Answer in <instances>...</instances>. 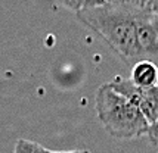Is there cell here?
Here are the masks:
<instances>
[{"label":"cell","mask_w":158,"mask_h":153,"mask_svg":"<svg viewBox=\"0 0 158 153\" xmlns=\"http://www.w3.org/2000/svg\"><path fill=\"white\" fill-rule=\"evenodd\" d=\"M95 104L101 125L114 139L131 140L148 134L149 124L142 112L108 83L98 88Z\"/></svg>","instance_id":"cell-2"},{"label":"cell","mask_w":158,"mask_h":153,"mask_svg":"<svg viewBox=\"0 0 158 153\" xmlns=\"http://www.w3.org/2000/svg\"><path fill=\"white\" fill-rule=\"evenodd\" d=\"M136 14L123 3H106L78 12L77 18L86 27L102 37L124 61H140V52L136 34Z\"/></svg>","instance_id":"cell-1"},{"label":"cell","mask_w":158,"mask_h":153,"mask_svg":"<svg viewBox=\"0 0 158 153\" xmlns=\"http://www.w3.org/2000/svg\"><path fill=\"white\" fill-rule=\"evenodd\" d=\"M108 84L142 112L148 124H152L158 119V85L140 88L136 87L129 78L120 75L114 76Z\"/></svg>","instance_id":"cell-3"},{"label":"cell","mask_w":158,"mask_h":153,"mask_svg":"<svg viewBox=\"0 0 158 153\" xmlns=\"http://www.w3.org/2000/svg\"><path fill=\"white\" fill-rule=\"evenodd\" d=\"M145 9L151 10V12H154V14H158V0H149Z\"/></svg>","instance_id":"cell-9"},{"label":"cell","mask_w":158,"mask_h":153,"mask_svg":"<svg viewBox=\"0 0 158 153\" xmlns=\"http://www.w3.org/2000/svg\"><path fill=\"white\" fill-rule=\"evenodd\" d=\"M129 80L140 88H149L158 85V65L148 59L135 62L131 66Z\"/></svg>","instance_id":"cell-4"},{"label":"cell","mask_w":158,"mask_h":153,"mask_svg":"<svg viewBox=\"0 0 158 153\" xmlns=\"http://www.w3.org/2000/svg\"><path fill=\"white\" fill-rule=\"evenodd\" d=\"M149 140L152 141V144H158V119L155 122L149 124V128H148V134H146Z\"/></svg>","instance_id":"cell-8"},{"label":"cell","mask_w":158,"mask_h":153,"mask_svg":"<svg viewBox=\"0 0 158 153\" xmlns=\"http://www.w3.org/2000/svg\"><path fill=\"white\" fill-rule=\"evenodd\" d=\"M14 153H48V149L40 146L39 143L30 141V140H18L15 144Z\"/></svg>","instance_id":"cell-6"},{"label":"cell","mask_w":158,"mask_h":153,"mask_svg":"<svg viewBox=\"0 0 158 153\" xmlns=\"http://www.w3.org/2000/svg\"><path fill=\"white\" fill-rule=\"evenodd\" d=\"M149 0H120V3H123L126 6L133 7V9H145Z\"/></svg>","instance_id":"cell-7"},{"label":"cell","mask_w":158,"mask_h":153,"mask_svg":"<svg viewBox=\"0 0 158 153\" xmlns=\"http://www.w3.org/2000/svg\"><path fill=\"white\" fill-rule=\"evenodd\" d=\"M108 3H120V0H106Z\"/></svg>","instance_id":"cell-11"},{"label":"cell","mask_w":158,"mask_h":153,"mask_svg":"<svg viewBox=\"0 0 158 153\" xmlns=\"http://www.w3.org/2000/svg\"><path fill=\"white\" fill-rule=\"evenodd\" d=\"M59 6L68 9L74 14H78L81 10L90 9V7H98V6H103L106 5L108 2L106 0H55Z\"/></svg>","instance_id":"cell-5"},{"label":"cell","mask_w":158,"mask_h":153,"mask_svg":"<svg viewBox=\"0 0 158 153\" xmlns=\"http://www.w3.org/2000/svg\"><path fill=\"white\" fill-rule=\"evenodd\" d=\"M48 153H90L89 150H67V152H55V150H48Z\"/></svg>","instance_id":"cell-10"}]
</instances>
